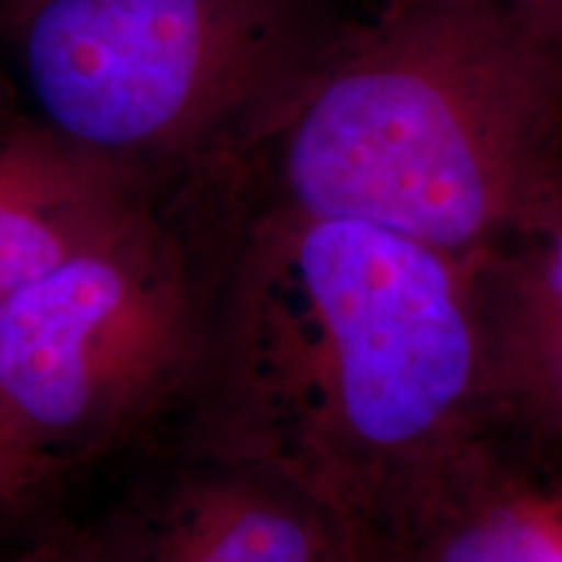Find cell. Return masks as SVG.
I'll use <instances>...</instances> for the list:
<instances>
[{"mask_svg":"<svg viewBox=\"0 0 562 562\" xmlns=\"http://www.w3.org/2000/svg\"><path fill=\"white\" fill-rule=\"evenodd\" d=\"M180 440L372 533L490 440L474 261L378 224L229 193L201 396Z\"/></svg>","mask_w":562,"mask_h":562,"instance_id":"1","label":"cell"},{"mask_svg":"<svg viewBox=\"0 0 562 562\" xmlns=\"http://www.w3.org/2000/svg\"><path fill=\"white\" fill-rule=\"evenodd\" d=\"M235 195L480 258L562 195V47L516 0H381L222 165Z\"/></svg>","mask_w":562,"mask_h":562,"instance_id":"2","label":"cell"},{"mask_svg":"<svg viewBox=\"0 0 562 562\" xmlns=\"http://www.w3.org/2000/svg\"><path fill=\"white\" fill-rule=\"evenodd\" d=\"M229 209L191 180L0 300V432L50 490L180 438L206 381Z\"/></svg>","mask_w":562,"mask_h":562,"instance_id":"3","label":"cell"},{"mask_svg":"<svg viewBox=\"0 0 562 562\" xmlns=\"http://www.w3.org/2000/svg\"><path fill=\"white\" fill-rule=\"evenodd\" d=\"M344 24L331 0L0 3L34 115L157 191L235 157Z\"/></svg>","mask_w":562,"mask_h":562,"instance_id":"4","label":"cell"},{"mask_svg":"<svg viewBox=\"0 0 562 562\" xmlns=\"http://www.w3.org/2000/svg\"><path fill=\"white\" fill-rule=\"evenodd\" d=\"M83 533L89 562H351L311 495L186 440Z\"/></svg>","mask_w":562,"mask_h":562,"instance_id":"5","label":"cell"},{"mask_svg":"<svg viewBox=\"0 0 562 562\" xmlns=\"http://www.w3.org/2000/svg\"><path fill=\"white\" fill-rule=\"evenodd\" d=\"M490 440L539 482L562 453V195L529 235L474 258Z\"/></svg>","mask_w":562,"mask_h":562,"instance_id":"6","label":"cell"},{"mask_svg":"<svg viewBox=\"0 0 562 562\" xmlns=\"http://www.w3.org/2000/svg\"><path fill=\"white\" fill-rule=\"evenodd\" d=\"M165 193L70 144L34 112L0 108V300L125 227Z\"/></svg>","mask_w":562,"mask_h":562,"instance_id":"7","label":"cell"},{"mask_svg":"<svg viewBox=\"0 0 562 562\" xmlns=\"http://www.w3.org/2000/svg\"><path fill=\"white\" fill-rule=\"evenodd\" d=\"M351 539L404 562H562L544 487L492 448H472L393 521Z\"/></svg>","mask_w":562,"mask_h":562,"instance_id":"8","label":"cell"},{"mask_svg":"<svg viewBox=\"0 0 562 562\" xmlns=\"http://www.w3.org/2000/svg\"><path fill=\"white\" fill-rule=\"evenodd\" d=\"M0 562H89L83 526L42 524L37 513L0 529Z\"/></svg>","mask_w":562,"mask_h":562,"instance_id":"9","label":"cell"},{"mask_svg":"<svg viewBox=\"0 0 562 562\" xmlns=\"http://www.w3.org/2000/svg\"><path fill=\"white\" fill-rule=\"evenodd\" d=\"M50 497L34 469L0 432V516H30Z\"/></svg>","mask_w":562,"mask_h":562,"instance_id":"10","label":"cell"},{"mask_svg":"<svg viewBox=\"0 0 562 562\" xmlns=\"http://www.w3.org/2000/svg\"><path fill=\"white\" fill-rule=\"evenodd\" d=\"M533 24L562 47V0H516Z\"/></svg>","mask_w":562,"mask_h":562,"instance_id":"11","label":"cell"},{"mask_svg":"<svg viewBox=\"0 0 562 562\" xmlns=\"http://www.w3.org/2000/svg\"><path fill=\"white\" fill-rule=\"evenodd\" d=\"M349 544V558L351 562H404L396 554L383 550V547L370 544V542H360V539H347Z\"/></svg>","mask_w":562,"mask_h":562,"instance_id":"12","label":"cell"},{"mask_svg":"<svg viewBox=\"0 0 562 562\" xmlns=\"http://www.w3.org/2000/svg\"><path fill=\"white\" fill-rule=\"evenodd\" d=\"M544 503H547V513H550L552 518V526L562 537V497L554 495L552 490H544Z\"/></svg>","mask_w":562,"mask_h":562,"instance_id":"13","label":"cell"},{"mask_svg":"<svg viewBox=\"0 0 562 562\" xmlns=\"http://www.w3.org/2000/svg\"><path fill=\"white\" fill-rule=\"evenodd\" d=\"M5 104H13V91L9 87V81L0 76V108H5Z\"/></svg>","mask_w":562,"mask_h":562,"instance_id":"14","label":"cell"},{"mask_svg":"<svg viewBox=\"0 0 562 562\" xmlns=\"http://www.w3.org/2000/svg\"><path fill=\"white\" fill-rule=\"evenodd\" d=\"M16 518H21V516H16ZM16 518H13V516H0V529H3V526H9V524L16 521Z\"/></svg>","mask_w":562,"mask_h":562,"instance_id":"15","label":"cell"},{"mask_svg":"<svg viewBox=\"0 0 562 562\" xmlns=\"http://www.w3.org/2000/svg\"><path fill=\"white\" fill-rule=\"evenodd\" d=\"M552 492H554V495H560V497H562V484H558V487H554Z\"/></svg>","mask_w":562,"mask_h":562,"instance_id":"16","label":"cell"},{"mask_svg":"<svg viewBox=\"0 0 562 562\" xmlns=\"http://www.w3.org/2000/svg\"><path fill=\"white\" fill-rule=\"evenodd\" d=\"M0 3H9V0H0Z\"/></svg>","mask_w":562,"mask_h":562,"instance_id":"17","label":"cell"},{"mask_svg":"<svg viewBox=\"0 0 562 562\" xmlns=\"http://www.w3.org/2000/svg\"><path fill=\"white\" fill-rule=\"evenodd\" d=\"M5 108H9V104H5Z\"/></svg>","mask_w":562,"mask_h":562,"instance_id":"18","label":"cell"}]
</instances>
